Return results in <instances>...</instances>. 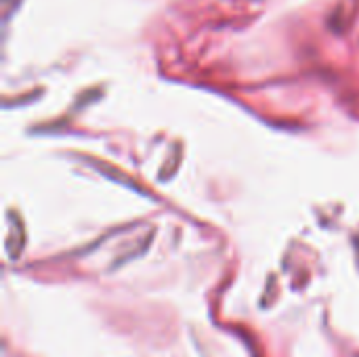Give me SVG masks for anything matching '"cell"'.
Listing matches in <instances>:
<instances>
[]
</instances>
